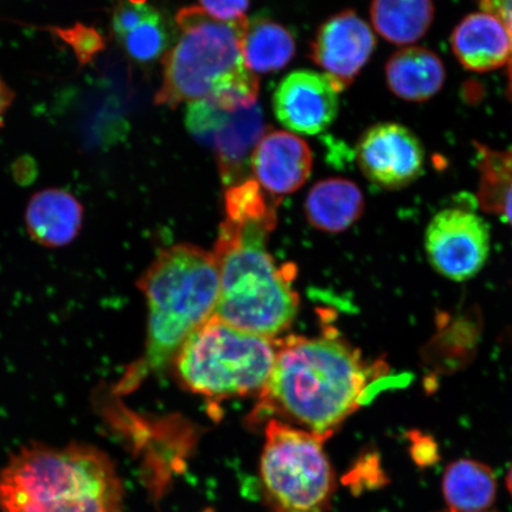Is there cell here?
Segmentation results:
<instances>
[{
	"mask_svg": "<svg viewBox=\"0 0 512 512\" xmlns=\"http://www.w3.org/2000/svg\"><path fill=\"white\" fill-rule=\"evenodd\" d=\"M279 339L252 334L215 315L178 350L175 375L185 389L209 399L260 393L272 373Z\"/></svg>",
	"mask_w": 512,
	"mask_h": 512,
	"instance_id": "cell-5",
	"label": "cell"
},
{
	"mask_svg": "<svg viewBox=\"0 0 512 512\" xmlns=\"http://www.w3.org/2000/svg\"><path fill=\"white\" fill-rule=\"evenodd\" d=\"M181 37L163 60V81L156 105L176 108L207 98L217 85L245 66L241 41L247 18L223 22L200 6L178 12Z\"/></svg>",
	"mask_w": 512,
	"mask_h": 512,
	"instance_id": "cell-6",
	"label": "cell"
},
{
	"mask_svg": "<svg viewBox=\"0 0 512 512\" xmlns=\"http://www.w3.org/2000/svg\"><path fill=\"white\" fill-rule=\"evenodd\" d=\"M494 471L476 460L460 459L446 467L443 494L452 512H485L495 502Z\"/></svg>",
	"mask_w": 512,
	"mask_h": 512,
	"instance_id": "cell-20",
	"label": "cell"
},
{
	"mask_svg": "<svg viewBox=\"0 0 512 512\" xmlns=\"http://www.w3.org/2000/svg\"><path fill=\"white\" fill-rule=\"evenodd\" d=\"M376 47V37L354 10H345L320 25L311 44V59L325 70L338 93L355 81Z\"/></svg>",
	"mask_w": 512,
	"mask_h": 512,
	"instance_id": "cell-11",
	"label": "cell"
},
{
	"mask_svg": "<svg viewBox=\"0 0 512 512\" xmlns=\"http://www.w3.org/2000/svg\"><path fill=\"white\" fill-rule=\"evenodd\" d=\"M356 159L363 175L377 187L406 188L424 172L425 150L406 126L395 123L368 128L358 140Z\"/></svg>",
	"mask_w": 512,
	"mask_h": 512,
	"instance_id": "cell-10",
	"label": "cell"
},
{
	"mask_svg": "<svg viewBox=\"0 0 512 512\" xmlns=\"http://www.w3.org/2000/svg\"><path fill=\"white\" fill-rule=\"evenodd\" d=\"M387 370L335 334L279 339L272 373L249 424L277 419L328 439L361 408Z\"/></svg>",
	"mask_w": 512,
	"mask_h": 512,
	"instance_id": "cell-1",
	"label": "cell"
},
{
	"mask_svg": "<svg viewBox=\"0 0 512 512\" xmlns=\"http://www.w3.org/2000/svg\"><path fill=\"white\" fill-rule=\"evenodd\" d=\"M185 124L198 143L213 150L227 188L248 179L256 145L266 133L258 102L230 112L209 99L190 102Z\"/></svg>",
	"mask_w": 512,
	"mask_h": 512,
	"instance_id": "cell-8",
	"label": "cell"
},
{
	"mask_svg": "<svg viewBox=\"0 0 512 512\" xmlns=\"http://www.w3.org/2000/svg\"><path fill=\"white\" fill-rule=\"evenodd\" d=\"M201 8L219 21L235 22L245 18L251 0H200Z\"/></svg>",
	"mask_w": 512,
	"mask_h": 512,
	"instance_id": "cell-23",
	"label": "cell"
},
{
	"mask_svg": "<svg viewBox=\"0 0 512 512\" xmlns=\"http://www.w3.org/2000/svg\"><path fill=\"white\" fill-rule=\"evenodd\" d=\"M273 108L288 130L315 136L334 123L339 108L338 92L325 74L297 70L275 89Z\"/></svg>",
	"mask_w": 512,
	"mask_h": 512,
	"instance_id": "cell-12",
	"label": "cell"
},
{
	"mask_svg": "<svg viewBox=\"0 0 512 512\" xmlns=\"http://www.w3.org/2000/svg\"><path fill=\"white\" fill-rule=\"evenodd\" d=\"M242 60L254 74L283 69L296 54V40L290 30L267 17L247 19L241 41Z\"/></svg>",
	"mask_w": 512,
	"mask_h": 512,
	"instance_id": "cell-19",
	"label": "cell"
},
{
	"mask_svg": "<svg viewBox=\"0 0 512 512\" xmlns=\"http://www.w3.org/2000/svg\"><path fill=\"white\" fill-rule=\"evenodd\" d=\"M112 29L121 48L139 63L156 61L169 46L163 16L144 0L120 3L114 10Z\"/></svg>",
	"mask_w": 512,
	"mask_h": 512,
	"instance_id": "cell-16",
	"label": "cell"
},
{
	"mask_svg": "<svg viewBox=\"0 0 512 512\" xmlns=\"http://www.w3.org/2000/svg\"><path fill=\"white\" fill-rule=\"evenodd\" d=\"M85 209L72 192L43 189L30 197L24 221L32 241L46 248L69 246L78 238Z\"/></svg>",
	"mask_w": 512,
	"mask_h": 512,
	"instance_id": "cell-14",
	"label": "cell"
},
{
	"mask_svg": "<svg viewBox=\"0 0 512 512\" xmlns=\"http://www.w3.org/2000/svg\"><path fill=\"white\" fill-rule=\"evenodd\" d=\"M454 55L472 72H489L512 59V37L501 19L489 12L466 16L453 30Z\"/></svg>",
	"mask_w": 512,
	"mask_h": 512,
	"instance_id": "cell-15",
	"label": "cell"
},
{
	"mask_svg": "<svg viewBox=\"0 0 512 512\" xmlns=\"http://www.w3.org/2000/svg\"><path fill=\"white\" fill-rule=\"evenodd\" d=\"M413 458L420 465H430L437 459V446L432 440L420 435L419 433L413 437Z\"/></svg>",
	"mask_w": 512,
	"mask_h": 512,
	"instance_id": "cell-24",
	"label": "cell"
},
{
	"mask_svg": "<svg viewBox=\"0 0 512 512\" xmlns=\"http://www.w3.org/2000/svg\"><path fill=\"white\" fill-rule=\"evenodd\" d=\"M138 287L149 309L145 352L118 384L123 394L172 363L192 332L214 316L219 298L214 255L191 245L163 249Z\"/></svg>",
	"mask_w": 512,
	"mask_h": 512,
	"instance_id": "cell-3",
	"label": "cell"
},
{
	"mask_svg": "<svg viewBox=\"0 0 512 512\" xmlns=\"http://www.w3.org/2000/svg\"><path fill=\"white\" fill-rule=\"evenodd\" d=\"M386 79L390 91L400 99L424 102L444 87L446 72L443 61L432 50L406 47L390 56Z\"/></svg>",
	"mask_w": 512,
	"mask_h": 512,
	"instance_id": "cell-17",
	"label": "cell"
},
{
	"mask_svg": "<svg viewBox=\"0 0 512 512\" xmlns=\"http://www.w3.org/2000/svg\"><path fill=\"white\" fill-rule=\"evenodd\" d=\"M478 150L479 187L477 198L485 213L501 214L505 196L512 188V146L491 150L475 144Z\"/></svg>",
	"mask_w": 512,
	"mask_h": 512,
	"instance_id": "cell-22",
	"label": "cell"
},
{
	"mask_svg": "<svg viewBox=\"0 0 512 512\" xmlns=\"http://www.w3.org/2000/svg\"><path fill=\"white\" fill-rule=\"evenodd\" d=\"M124 484L100 448L24 446L0 472V512H124Z\"/></svg>",
	"mask_w": 512,
	"mask_h": 512,
	"instance_id": "cell-2",
	"label": "cell"
},
{
	"mask_svg": "<svg viewBox=\"0 0 512 512\" xmlns=\"http://www.w3.org/2000/svg\"><path fill=\"white\" fill-rule=\"evenodd\" d=\"M512 227V188L509 190L507 196L504 198L501 214Z\"/></svg>",
	"mask_w": 512,
	"mask_h": 512,
	"instance_id": "cell-26",
	"label": "cell"
},
{
	"mask_svg": "<svg viewBox=\"0 0 512 512\" xmlns=\"http://www.w3.org/2000/svg\"><path fill=\"white\" fill-rule=\"evenodd\" d=\"M260 459L262 492L273 512H326L336 477L323 437L272 419Z\"/></svg>",
	"mask_w": 512,
	"mask_h": 512,
	"instance_id": "cell-7",
	"label": "cell"
},
{
	"mask_svg": "<svg viewBox=\"0 0 512 512\" xmlns=\"http://www.w3.org/2000/svg\"><path fill=\"white\" fill-rule=\"evenodd\" d=\"M371 22L390 43L406 46L421 40L434 19L433 0H373Z\"/></svg>",
	"mask_w": 512,
	"mask_h": 512,
	"instance_id": "cell-21",
	"label": "cell"
},
{
	"mask_svg": "<svg viewBox=\"0 0 512 512\" xmlns=\"http://www.w3.org/2000/svg\"><path fill=\"white\" fill-rule=\"evenodd\" d=\"M441 512H452V511H450V510H447V511H441ZM489 512H492V511H489Z\"/></svg>",
	"mask_w": 512,
	"mask_h": 512,
	"instance_id": "cell-28",
	"label": "cell"
},
{
	"mask_svg": "<svg viewBox=\"0 0 512 512\" xmlns=\"http://www.w3.org/2000/svg\"><path fill=\"white\" fill-rule=\"evenodd\" d=\"M364 197L354 182L329 178L313 185L305 201V214L313 227L341 233L363 214Z\"/></svg>",
	"mask_w": 512,
	"mask_h": 512,
	"instance_id": "cell-18",
	"label": "cell"
},
{
	"mask_svg": "<svg viewBox=\"0 0 512 512\" xmlns=\"http://www.w3.org/2000/svg\"><path fill=\"white\" fill-rule=\"evenodd\" d=\"M507 486H508V490L510 492V495L512 497V465L510 467V470H509L508 476H507Z\"/></svg>",
	"mask_w": 512,
	"mask_h": 512,
	"instance_id": "cell-27",
	"label": "cell"
},
{
	"mask_svg": "<svg viewBox=\"0 0 512 512\" xmlns=\"http://www.w3.org/2000/svg\"><path fill=\"white\" fill-rule=\"evenodd\" d=\"M277 219H228L214 251L219 298L214 315L252 334L275 338L290 328L299 298L292 274L279 267L266 245Z\"/></svg>",
	"mask_w": 512,
	"mask_h": 512,
	"instance_id": "cell-4",
	"label": "cell"
},
{
	"mask_svg": "<svg viewBox=\"0 0 512 512\" xmlns=\"http://www.w3.org/2000/svg\"><path fill=\"white\" fill-rule=\"evenodd\" d=\"M312 164V152L302 138L285 131H271L256 145L251 169L255 181L279 197L302 188L311 175Z\"/></svg>",
	"mask_w": 512,
	"mask_h": 512,
	"instance_id": "cell-13",
	"label": "cell"
},
{
	"mask_svg": "<svg viewBox=\"0 0 512 512\" xmlns=\"http://www.w3.org/2000/svg\"><path fill=\"white\" fill-rule=\"evenodd\" d=\"M490 227L466 209H445L426 230L425 247L434 270L453 281L469 280L482 271L490 254Z\"/></svg>",
	"mask_w": 512,
	"mask_h": 512,
	"instance_id": "cell-9",
	"label": "cell"
},
{
	"mask_svg": "<svg viewBox=\"0 0 512 512\" xmlns=\"http://www.w3.org/2000/svg\"><path fill=\"white\" fill-rule=\"evenodd\" d=\"M14 100V91H12L8 83L2 79V76H0V127L4 125L5 115L8 113L9 108L11 107Z\"/></svg>",
	"mask_w": 512,
	"mask_h": 512,
	"instance_id": "cell-25",
	"label": "cell"
}]
</instances>
